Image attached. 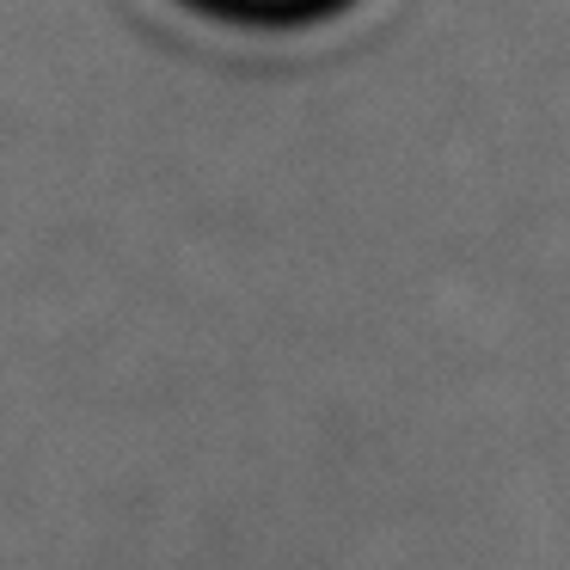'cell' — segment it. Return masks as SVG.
I'll return each instance as SVG.
<instances>
[{
    "label": "cell",
    "instance_id": "cell-1",
    "mask_svg": "<svg viewBox=\"0 0 570 570\" xmlns=\"http://www.w3.org/2000/svg\"><path fill=\"white\" fill-rule=\"evenodd\" d=\"M178 7L227 31H307L337 19L356 0H178Z\"/></svg>",
    "mask_w": 570,
    "mask_h": 570
}]
</instances>
